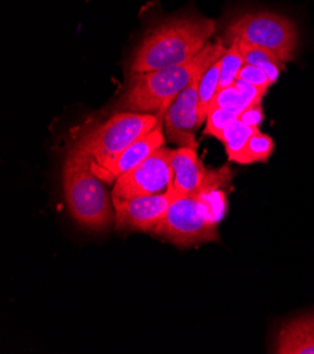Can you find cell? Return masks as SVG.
Here are the masks:
<instances>
[{
    "instance_id": "cell-1",
    "label": "cell",
    "mask_w": 314,
    "mask_h": 354,
    "mask_svg": "<svg viewBox=\"0 0 314 354\" xmlns=\"http://www.w3.org/2000/svg\"><path fill=\"white\" fill-rule=\"evenodd\" d=\"M230 181L228 167L207 169L204 184L197 191L173 201L153 233L182 247L216 241L217 223L224 215V192L222 194L220 188Z\"/></svg>"
},
{
    "instance_id": "cell-2",
    "label": "cell",
    "mask_w": 314,
    "mask_h": 354,
    "mask_svg": "<svg viewBox=\"0 0 314 354\" xmlns=\"http://www.w3.org/2000/svg\"><path fill=\"white\" fill-rule=\"evenodd\" d=\"M215 21L199 16L170 17L153 27L138 44L131 74H144L193 59L215 32Z\"/></svg>"
},
{
    "instance_id": "cell-3",
    "label": "cell",
    "mask_w": 314,
    "mask_h": 354,
    "mask_svg": "<svg viewBox=\"0 0 314 354\" xmlns=\"http://www.w3.org/2000/svg\"><path fill=\"white\" fill-rule=\"evenodd\" d=\"M224 51L222 43H207L193 59L185 64L144 74H133L117 106L126 112L150 113L164 119L170 103L199 73L217 61Z\"/></svg>"
},
{
    "instance_id": "cell-4",
    "label": "cell",
    "mask_w": 314,
    "mask_h": 354,
    "mask_svg": "<svg viewBox=\"0 0 314 354\" xmlns=\"http://www.w3.org/2000/svg\"><path fill=\"white\" fill-rule=\"evenodd\" d=\"M63 192L71 216L84 227L104 230L116 222L113 195L92 171V158L75 146L63 164Z\"/></svg>"
},
{
    "instance_id": "cell-5",
    "label": "cell",
    "mask_w": 314,
    "mask_h": 354,
    "mask_svg": "<svg viewBox=\"0 0 314 354\" xmlns=\"http://www.w3.org/2000/svg\"><path fill=\"white\" fill-rule=\"evenodd\" d=\"M226 39L231 43L241 40L251 46L272 51L284 62L295 58L299 46V31L293 20L273 12H253L234 19Z\"/></svg>"
},
{
    "instance_id": "cell-6",
    "label": "cell",
    "mask_w": 314,
    "mask_h": 354,
    "mask_svg": "<svg viewBox=\"0 0 314 354\" xmlns=\"http://www.w3.org/2000/svg\"><path fill=\"white\" fill-rule=\"evenodd\" d=\"M162 119L157 115L120 112L92 129L77 146L96 164H103L124 151L137 138L151 131Z\"/></svg>"
},
{
    "instance_id": "cell-7",
    "label": "cell",
    "mask_w": 314,
    "mask_h": 354,
    "mask_svg": "<svg viewBox=\"0 0 314 354\" xmlns=\"http://www.w3.org/2000/svg\"><path fill=\"white\" fill-rule=\"evenodd\" d=\"M172 151L173 150L162 146L141 164L119 176L115 183L112 195L116 198L130 199L166 192L172 187L173 181L170 165Z\"/></svg>"
},
{
    "instance_id": "cell-8",
    "label": "cell",
    "mask_w": 314,
    "mask_h": 354,
    "mask_svg": "<svg viewBox=\"0 0 314 354\" xmlns=\"http://www.w3.org/2000/svg\"><path fill=\"white\" fill-rule=\"evenodd\" d=\"M181 195L184 194L170 187L166 192L155 195L135 196L130 199L113 196L116 226L119 229L153 232L166 215L172 202Z\"/></svg>"
},
{
    "instance_id": "cell-9",
    "label": "cell",
    "mask_w": 314,
    "mask_h": 354,
    "mask_svg": "<svg viewBox=\"0 0 314 354\" xmlns=\"http://www.w3.org/2000/svg\"><path fill=\"white\" fill-rule=\"evenodd\" d=\"M203 73H199L170 103L162 119L165 122V137L179 147L197 149L199 146L195 131L202 126L199 118V82Z\"/></svg>"
},
{
    "instance_id": "cell-10",
    "label": "cell",
    "mask_w": 314,
    "mask_h": 354,
    "mask_svg": "<svg viewBox=\"0 0 314 354\" xmlns=\"http://www.w3.org/2000/svg\"><path fill=\"white\" fill-rule=\"evenodd\" d=\"M165 145V133L162 120L147 134L137 138L124 151H121L115 158L96 164L92 160V171L103 183H116L119 176L141 164L147 157H150L155 150Z\"/></svg>"
},
{
    "instance_id": "cell-11",
    "label": "cell",
    "mask_w": 314,
    "mask_h": 354,
    "mask_svg": "<svg viewBox=\"0 0 314 354\" xmlns=\"http://www.w3.org/2000/svg\"><path fill=\"white\" fill-rule=\"evenodd\" d=\"M277 354H314V313L288 321L279 329L272 348Z\"/></svg>"
},
{
    "instance_id": "cell-12",
    "label": "cell",
    "mask_w": 314,
    "mask_h": 354,
    "mask_svg": "<svg viewBox=\"0 0 314 354\" xmlns=\"http://www.w3.org/2000/svg\"><path fill=\"white\" fill-rule=\"evenodd\" d=\"M170 165L173 172L172 187L181 194H192L204 184L207 169L197 156V149L179 147L173 150Z\"/></svg>"
},
{
    "instance_id": "cell-13",
    "label": "cell",
    "mask_w": 314,
    "mask_h": 354,
    "mask_svg": "<svg viewBox=\"0 0 314 354\" xmlns=\"http://www.w3.org/2000/svg\"><path fill=\"white\" fill-rule=\"evenodd\" d=\"M265 95H266L265 91L257 86H253L241 80H237L234 85L224 89H219L217 95L215 96L210 104V111L220 108V109L233 111L241 115L244 111L251 108V106L261 104Z\"/></svg>"
},
{
    "instance_id": "cell-14",
    "label": "cell",
    "mask_w": 314,
    "mask_h": 354,
    "mask_svg": "<svg viewBox=\"0 0 314 354\" xmlns=\"http://www.w3.org/2000/svg\"><path fill=\"white\" fill-rule=\"evenodd\" d=\"M231 43L237 44L246 64H250V65L264 69L273 84L279 80V77H281L282 71L285 69V62L276 54H273L272 51L265 50L262 47L244 43L241 40H234Z\"/></svg>"
},
{
    "instance_id": "cell-15",
    "label": "cell",
    "mask_w": 314,
    "mask_h": 354,
    "mask_svg": "<svg viewBox=\"0 0 314 354\" xmlns=\"http://www.w3.org/2000/svg\"><path fill=\"white\" fill-rule=\"evenodd\" d=\"M259 127H253L247 123L239 120V118L233 122L223 133L222 143L224 145L226 154L230 161L239 164L241 156L244 149H246L250 137L254 134V131Z\"/></svg>"
},
{
    "instance_id": "cell-16",
    "label": "cell",
    "mask_w": 314,
    "mask_h": 354,
    "mask_svg": "<svg viewBox=\"0 0 314 354\" xmlns=\"http://www.w3.org/2000/svg\"><path fill=\"white\" fill-rule=\"evenodd\" d=\"M219 84L220 58L204 71L199 82V118L202 124L206 122L207 113L210 111V104L219 92Z\"/></svg>"
},
{
    "instance_id": "cell-17",
    "label": "cell",
    "mask_w": 314,
    "mask_h": 354,
    "mask_svg": "<svg viewBox=\"0 0 314 354\" xmlns=\"http://www.w3.org/2000/svg\"><path fill=\"white\" fill-rule=\"evenodd\" d=\"M273 149H275V143L271 138V136L257 129L254 134L250 137L246 149L242 151L239 164L247 165L253 162H264L272 156Z\"/></svg>"
},
{
    "instance_id": "cell-18",
    "label": "cell",
    "mask_w": 314,
    "mask_h": 354,
    "mask_svg": "<svg viewBox=\"0 0 314 354\" xmlns=\"http://www.w3.org/2000/svg\"><path fill=\"white\" fill-rule=\"evenodd\" d=\"M244 64H246V61H244V57L239 53L237 44L231 43V46L228 48H226V51L220 57V84H219V89H224V88H228V86L234 85V82L238 78L239 69L242 68Z\"/></svg>"
},
{
    "instance_id": "cell-19",
    "label": "cell",
    "mask_w": 314,
    "mask_h": 354,
    "mask_svg": "<svg viewBox=\"0 0 314 354\" xmlns=\"http://www.w3.org/2000/svg\"><path fill=\"white\" fill-rule=\"evenodd\" d=\"M239 118V115L237 112L233 111H227V109H212L210 112L207 113L206 118V126H204V134L206 136H212L216 137L222 141L223 138V133L224 130L237 119Z\"/></svg>"
},
{
    "instance_id": "cell-20",
    "label": "cell",
    "mask_w": 314,
    "mask_h": 354,
    "mask_svg": "<svg viewBox=\"0 0 314 354\" xmlns=\"http://www.w3.org/2000/svg\"><path fill=\"white\" fill-rule=\"evenodd\" d=\"M237 80H241V81L247 82L253 86H257V88H259L265 92H268V89L273 84L264 69H261L258 66H254V65H250V64L242 65V68L239 69V73H238Z\"/></svg>"
},
{
    "instance_id": "cell-21",
    "label": "cell",
    "mask_w": 314,
    "mask_h": 354,
    "mask_svg": "<svg viewBox=\"0 0 314 354\" xmlns=\"http://www.w3.org/2000/svg\"><path fill=\"white\" fill-rule=\"evenodd\" d=\"M239 120H242L244 123H247L253 127H259V124L264 120V111L261 104H254L251 108L244 111L239 115Z\"/></svg>"
}]
</instances>
